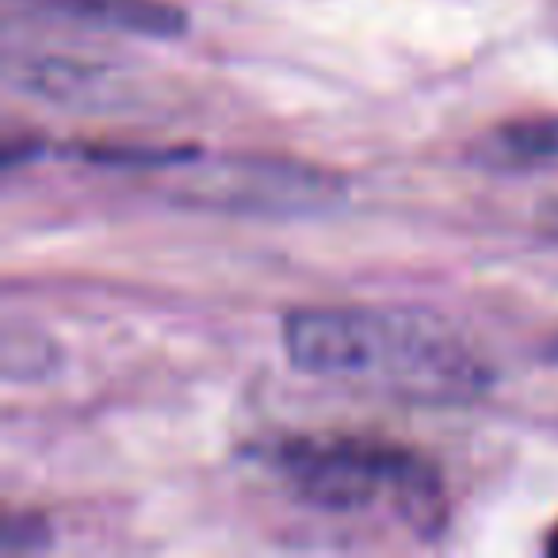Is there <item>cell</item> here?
I'll return each instance as SVG.
<instances>
[{
	"label": "cell",
	"mask_w": 558,
	"mask_h": 558,
	"mask_svg": "<svg viewBox=\"0 0 558 558\" xmlns=\"http://www.w3.org/2000/svg\"><path fill=\"white\" fill-rule=\"evenodd\" d=\"M20 88L50 104L77 111H123L134 108V88L104 65L70 62V58H35L12 70Z\"/></svg>",
	"instance_id": "cell-4"
},
{
	"label": "cell",
	"mask_w": 558,
	"mask_h": 558,
	"mask_svg": "<svg viewBox=\"0 0 558 558\" xmlns=\"http://www.w3.org/2000/svg\"><path fill=\"white\" fill-rule=\"evenodd\" d=\"M177 199L233 215H303L341 199V180L326 169L271 157H226L195 165L177 187Z\"/></svg>",
	"instance_id": "cell-3"
},
{
	"label": "cell",
	"mask_w": 558,
	"mask_h": 558,
	"mask_svg": "<svg viewBox=\"0 0 558 558\" xmlns=\"http://www.w3.org/2000/svg\"><path fill=\"white\" fill-rule=\"evenodd\" d=\"M283 352L314 379L413 405H459L489 390L486 360L444 318L387 306H306L283 318Z\"/></svg>",
	"instance_id": "cell-1"
},
{
	"label": "cell",
	"mask_w": 558,
	"mask_h": 558,
	"mask_svg": "<svg viewBox=\"0 0 558 558\" xmlns=\"http://www.w3.org/2000/svg\"><path fill=\"white\" fill-rule=\"evenodd\" d=\"M35 9L100 32L146 39H172L187 32V12L169 0H35Z\"/></svg>",
	"instance_id": "cell-5"
},
{
	"label": "cell",
	"mask_w": 558,
	"mask_h": 558,
	"mask_svg": "<svg viewBox=\"0 0 558 558\" xmlns=\"http://www.w3.org/2000/svg\"><path fill=\"white\" fill-rule=\"evenodd\" d=\"M58 367V349L50 337L35 333V329H4V379L24 383V379H47Z\"/></svg>",
	"instance_id": "cell-7"
},
{
	"label": "cell",
	"mask_w": 558,
	"mask_h": 558,
	"mask_svg": "<svg viewBox=\"0 0 558 558\" xmlns=\"http://www.w3.org/2000/svg\"><path fill=\"white\" fill-rule=\"evenodd\" d=\"M50 543V527L43 524L39 517H9L4 520V539H0V550L9 558L16 555H35Z\"/></svg>",
	"instance_id": "cell-8"
},
{
	"label": "cell",
	"mask_w": 558,
	"mask_h": 558,
	"mask_svg": "<svg viewBox=\"0 0 558 558\" xmlns=\"http://www.w3.org/2000/svg\"><path fill=\"white\" fill-rule=\"evenodd\" d=\"M543 356H547L550 364L558 367V337H550V341H547V349H543Z\"/></svg>",
	"instance_id": "cell-9"
},
{
	"label": "cell",
	"mask_w": 558,
	"mask_h": 558,
	"mask_svg": "<svg viewBox=\"0 0 558 558\" xmlns=\"http://www.w3.org/2000/svg\"><path fill=\"white\" fill-rule=\"evenodd\" d=\"M271 466L311 509H387L421 539H433L448 524L440 474L410 448L364 436H295L271 451Z\"/></svg>",
	"instance_id": "cell-2"
},
{
	"label": "cell",
	"mask_w": 558,
	"mask_h": 558,
	"mask_svg": "<svg viewBox=\"0 0 558 558\" xmlns=\"http://www.w3.org/2000/svg\"><path fill=\"white\" fill-rule=\"evenodd\" d=\"M547 550H550V555H558V524L550 527V535H547Z\"/></svg>",
	"instance_id": "cell-10"
},
{
	"label": "cell",
	"mask_w": 558,
	"mask_h": 558,
	"mask_svg": "<svg viewBox=\"0 0 558 558\" xmlns=\"http://www.w3.org/2000/svg\"><path fill=\"white\" fill-rule=\"evenodd\" d=\"M478 161H486V165L558 161V116L520 119V123L497 126V131L486 134V142H482Z\"/></svg>",
	"instance_id": "cell-6"
}]
</instances>
